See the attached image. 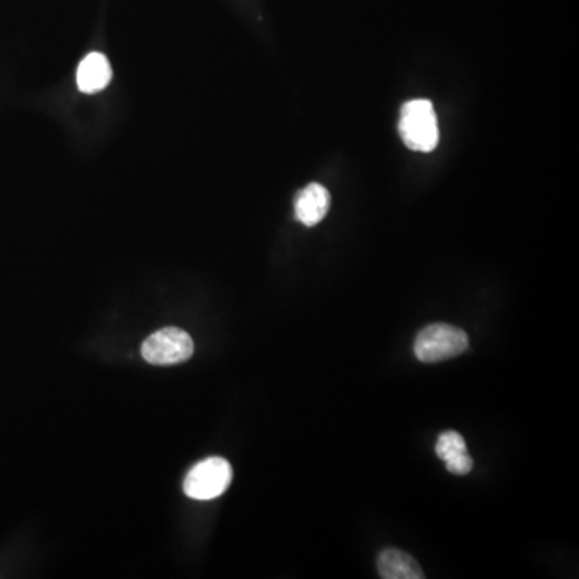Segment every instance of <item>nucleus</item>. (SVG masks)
<instances>
[{"instance_id":"f03ea898","label":"nucleus","mask_w":579,"mask_h":579,"mask_svg":"<svg viewBox=\"0 0 579 579\" xmlns=\"http://www.w3.org/2000/svg\"><path fill=\"white\" fill-rule=\"evenodd\" d=\"M469 348V335L459 327L448 324L428 325L415 338L414 353L419 361H448L457 358Z\"/></svg>"},{"instance_id":"20e7f679","label":"nucleus","mask_w":579,"mask_h":579,"mask_svg":"<svg viewBox=\"0 0 579 579\" xmlns=\"http://www.w3.org/2000/svg\"><path fill=\"white\" fill-rule=\"evenodd\" d=\"M193 354L189 333L177 327H166L153 333L142 345L145 361L155 366H173L187 361Z\"/></svg>"},{"instance_id":"1a4fd4ad","label":"nucleus","mask_w":579,"mask_h":579,"mask_svg":"<svg viewBox=\"0 0 579 579\" xmlns=\"http://www.w3.org/2000/svg\"><path fill=\"white\" fill-rule=\"evenodd\" d=\"M446 469L454 475H467L473 469L472 457H470L469 452H462L459 456L451 457V459L446 460Z\"/></svg>"},{"instance_id":"6e6552de","label":"nucleus","mask_w":579,"mask_h":579,"mask_svg":"<svg viewBox=\"0 0 579 579\" xmlns=\"http://www.w3.org/2000/svg\"><path fill=\"white\" fill-rule=\"evenodd\" d=\"M462 452H467V443H465L464 436L460 433L449 432L441 433L440 438L436 441V454L443 462L451 459V457L459 456Z\"/></svg>"},{"instance_id":"423d86ee","label":"nucleus","mask_w":579,"mask_h":579,"mask_svg":"<svg viewBox=\"0 0 579 579\" xmlns=\"http://www.w3.org/2000/svg\"><path fill=\"white\" fill-rule=\"evenodd\" d=\"M111 71L110 62L105 55L100 52H92L86 55L78 68V87L84 94H95L102 91L110 84Z\"/></svg>"},{"instance_id":"39448f33","label":"nucleus","mask_w":579,"mask_h":579,"mask_svg":"<svg viewBox=\"0 0 579 579\" xmlns=\"http://www.w3.org/2000/svg\"><path fill=\"white\" fill-rule=\"evenodd\" d=\"M330 193L321 184H309L295 198V216L304 226L313 227L329 213Z\"/></svg>"},{"instance_id":"7ed1b4c3","label":"nucleus","mask_w":579,"mask_h":579,"mask_svg":"<svg viewBox=\"0 0 579 579\" xmlns=\"http://www.w3.org/2000/svg\"><path fill=\"white\" fill-rule=\"evenodd\" d=\"M232 481V467L222 457H210L195 465L184 480V491L190 499L210 501L226 493Z\"/></svg>"},{"instance_id":"f257e3e1","label":"nucleus","mask_w":579,"mask_h":579,"mask_svg":"<svg viewBox=\"0 0 579 579\" xmlns=\"http://www.w3.org/2000/svg\"><path fill=\"white\" fill-rule=\"evenodd\" d=\"M399 134L406 147L411 150L433 152L440 140V129L432 102L411 100L404 103L399 120Z\"/></svg>"},{"instance_id":"0eeeda50","label":"nucleus","mask_w":579,"mask_h":579,"mask_svg":"<svg viewBox=\"0 0 579 579\" xmlns=\"http://www.w3.org/2000/svg\"><path fill=\"white\" fill-rule=\"evenodd\" d=\"M378 573L385 579H423L422 568L414 557L398 549H385L378 555Z\"/></svg>"}]
</instances>
